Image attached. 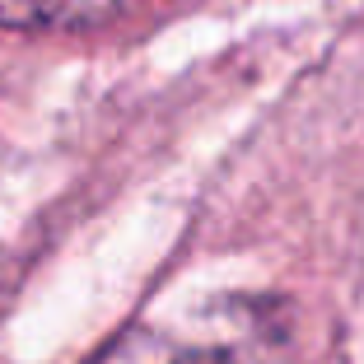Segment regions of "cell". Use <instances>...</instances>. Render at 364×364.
Returning a JSON list of instances; mask_svg holds the SVG:
<instances>
[{"instance_id":"6da1fadb","label":"cell","mask_w":364,"mask_h":364,"mask_svg":"<svg viewBox=\"0 0 364 364\" xmlns=\"http://www.w3.org/2000/svg\"><path fill=\"white\" fill-rule=\"evenodd\" d=\"M89 364H294V322L280 299L225 294L187 318L127 327Z\"/></svg>"},{"instance_id":"7a4b0ae2","label":"cell","mask_w":364,"mask_h":364,"mask_svg":"<svg viewBox=\"0 0 364 364\" xmlns=\"http://www.w3.org/2000/svg\"><path fill=\"white\" fill-rule=\"evenodd\" d=\"M150 0H0V28L10 33H89Z\"/></svg>"}]
</instances>
